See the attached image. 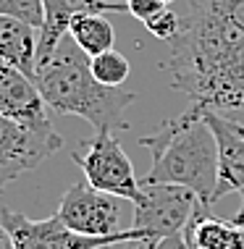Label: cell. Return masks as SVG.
<instances>
[{
    "label": "cell",
    "instance_id": "3957f363",
    "mask_svg": "<svg viewBox=\"0 0 244 249\" xmlns=\"http://www.w3.org/2000/svg\"><path fill=\"white\" fill-rule=\"evenodd\" d=\"M134 205L131 228L142 239L155 241L181 233L200 210H210L197 199V194L179 184H147L142 181V194Z\"/></svg>",
    "mask_w": 244,
    "mask_h": 249
},
{
    "label": "cell",
    "instance_id": "277c9868",
    "mask_svg": "<svg viewBox=\"0 0 244 249\" xmlns=\"http://www.w3.org/2000/svg\"><path fill=\"white\" fill-rule=\"evenodd\" d=\"M71 160L84 171V181L97 192L137 202L142 194V181L134 173L126 150L111 131H94L92 139L79 144V152H71Z\"/></svg>",
    "mask_w": 244,
    "mask_h": 249
},
{
    "label": "cell",
    "instance_id": "ba28073f",
    "mask_svg": "<svg viewBox=\"0 0 244 249\" xmlns=\"http://www.w3.org/2000/svg\"><path fill=\"white\" fill-rule=\"evenodd\" d=\"M0 113L35 131H53L47 103L37 82L0 60Z\"/></svg>",
    "mask_w": 244,
    "mask_h": 249
},
{
    "label": "cell",
    "instance_id": "7a4b0ae2",
    "mask_svg": "<svg viewBox=\"0 0 244 249\" xmlns=\"http://www.w3.org/2000/svg\"><path fill=\"white\" fill-rule=\"evenodd\" d=\"M139 147L150 150L152 165L142 181L147 184H179L197 194L205 207H213V192L218 184V144L197 105L163 121Z\"/></svg>",
    "mask_w": 244,
    "mask_h": 249
},
{
    "label": "cell",
    "instance_id": "52a82bcc",
    "mask_svg": "<svg viewBox=\"0 0 244 249\" xmlns=\"http://www.w3.org/2000/svg\"><path fill=\"white\" fill-rule=\"evenodd\" d=\"M56 218L66 228L84 236H111L121 231V197L97 192L87 181L69 186Z\"/></svg>",
    "mask_w": 244,
    "mask_h": 249
},
{
    "label": "cell",
    "instance_id": "e0dca14e",
    "mask_svg": "<svg viewBox=\"0 0 244 249\" xmlns=\"http://www.w3.org/2000/svg\"><path fill=\"white\" fill-rule=\"evenodd\" d=\"M150 249H189V244H187L184 231H181V233H173V236H166V239L155 241Z\"/></svg>",
    "mask_w": 244,
    "mask_h": 249
},
{
    "label": "cell",
    "instance_id": "44dd1931",
    "mask_svg": "<svg viewBox=\"0 0 244 249\" xmlns=\"http://www.w3.org/2000/svg\"><path fill=\"white\" fill-rule=\"evenodd\" d=\"M239 129H242V134H244V124H239Z\"/></svg>",
    "mask_w": 244,
    "mask_h": 249
},
{
    "label": "cell",
    "instance_id": "7402d4cb",
    "mask_svg": "<svg viewBox=\"0 0 244 249\" xmlns=\"http://www.w3.org/2000/svg\"><path fill=\"white\" fill-rule=\"evenodd\" d=\"M3 249H13V247H3Z\"/></svg>",
    "mask_w": 244,
    "mask_h": 249
},
{
    "label": "cell",
    "instance_id": "2e32d148",
    "mask_svg": "<svg viewBox=\"0 0 244 249\" xmlns=\"http://www.w3.org/2000/svg\"><path fill=\"white\" fill-rule=\"evenodd\" d=\"M163 8H168L163 0H126V11L131 13L134 18H139L142 24H145L147 18H152L155 13H160Z\"/></svg>",
    "mask_w": 244,
    "mask_h": 249
},
{
    "label": "cell",
    "instance_id": "4fadbf2b",
    "mask_svg": "<svg viewBox=\"0 0 244 249\" xmlns=\"http://www.w3.org/2000/svg\"><path fill=\"white\" fill-rule=\"evenodd\" d=\"M90 69L94 73L100 84L105 87H121L131 73V63H129L126 55H121L118 50H105L100 55L90 58Z\"/></svg>",
    "mask_w": 244,
    "mask_h": 249
},
{
    "label": "cell",
    "instance_id": "9c48e42d",
    "mask_svg": "<svg viewBox=\"0 0 244 249\" xmlns=\"http://www.w3.org/2000/svg\"><path fill=\"white\" fill-rule=\"evenodd\" d=\"M207 126L215 134L218 144V184L213 192V205L231 192L244 189V134L239 129V121L226 118L221 113L202 110Z\"/></svg>",
    "mask_w": 244,
    "mask_h": 249
},
{
    "label": "cell",
    "instance_id": "6da1fadb",
    "mask_svg": "<svg viewBox=\"0 0 244 249\" xmlns=\"http://www.w3.org/2000/svg\"><path fill=\"white\" fill-rule=\"evenodd\" d=\"M35 82L42 92L47 107L63 116H79L94 131L129 129L124 113L134 105L137 95L124 87H105L94 79L90 55L66 35L47 63L35 73Z\"/></svg>",
    "mask_w": 244,
    "mask_h": 249
},
{
    "label": "cell",
    "instance_id": "8fae6325",
    "mask_svg": "<svg viewBox=\"0 0 244 249\" xmlns=\"http://www.w3.org/2000/svg\"><path fill=\"white\" fill-rule=\"evenodd\" d=\"M189 249H244V226L200 210L184 228Z\"/></svg>",
    "mask_w": 244,
    "mask_h": 249
},
{
    "label": "cell",
    "instance_id": "d6986e66",
    "mask_svg": "<svg viewBox=\"0 0 244 249\" xmlns=\"http://www.w3.org/2000/svg\"><path fill=\"white\" fill-rule=\"evenodd\" d=\"M97 249H116V244H105V247H97Z\"/></svg>",
    "mask_w": 244,
    "mask_h": 249
},
{
    "label": "cell",
    "instance_id": "ac0fdd59",
    "mask_svg": "<svg viewBox=\"0 0 244 249\" xmlns=\"http://www.w3.org/2000/svg\"><path fill=\"white\" fill-rule=\"evenodd\" d=\"M234 220H236L239 226H244V189H242V205H239V210H236Z\"/></svg>",
    "mask_w": 244,
    "mask_h": 249
},
{
    "label": "cell",
    "instance_id": "8992f818",
    "mask_svg": "<svg viewBox=\"0 0 244 249\" xmlns=\"http://www.w3.org/2000/svg\"><path fill=\"white\" fill-rule=\"evenodd\" d=\"M58 150H63V137L56 129L35 131L0 113V192L19 176L42 165Z\"/></svg>",
    "mask_w": 244,
    "mask_h": 249
},
{
    "label": "cell",
    "instance_id": "5b68a950",
    "mask_svg": "<svg viewBox=\"0 0 244 249\" xmlns=\"http://www.w3.org/2000/svg\"><path fill=\"white\" fill-rule=\"evenodd\" d=\"M0 215H3V226L8 231L13 249H97L105 244L142 239V233L134 228L111 233V236H84L66 228L56 215L47 220H32L24 213L8 210V207H0Z\"/></svg>",
    "mask_w": 244,
    "mask_h": 249
},
{
    "label": "cell",
    "instance_id": "7c38bea8",
    "mask_svg": "<svg viewBox=\"0 0 244 249\" xmlns=\"http://www.w3.org/2000/svg\"><path fill=\"white\" fill-rule=\"evenodd\" d=\"M69 37L90 58L100 55L105 50H113V45H116V32H113V24L105 18V13H81V16H74L69 24Z\"/></svg>",
    "mask_w": 244,
    "mask_h": 249
},
{
    "label": "cell",
    "instance_id": "30bf717a",
    "mask_svg": "<svg viewBox=\"0 0 244 249\" xmlns=\"http://www.w3.org/2000/svg\"><path fill=\"white\" fill-rule=\"evenodd\" d=\"M37 29L26 21L0 16V60L35 79L37 73Z\"/></svg>",
    "mask_w": 244,
    "mask_h": 249
},
{
    "label": "cell",
    "instance_id": "9a60e30c",
    "mask_svg": "<svg viewBox=\"0 0 244 249\" xmlns=\"http://www.w3.org/2000/svg\"><path fill=\"white\" fill-rule=\"evenodd\" d=\"M145 26H147V32H150L155 39H160V42H171V39L179 35V29H181V16L168 5V8H163L160 13H155L152 18H147Z\"/></svg>",
    "mask_w": 244,
    "mask_h": 249
},
{
    "label": "cell",
    "instance_id": "5bb4252c",
    "mask_svg": "<svg viewBox=\"0 0 244 249\" xmlns=\"http://www.w3.org/2000/svg\"><path fill=\"white\" fill-rule=\"evenodd\" d=\"M0 16H11V18H19V21L32 24L35 29H42L45 5L42 0H0Z\"/></svg>",
    "mask_w": 244,
    "mask_h": 249
},
{
    "label": "cell",
    "instance_id": "ffe728a7",
    "mask_svg": "<svg viewBox=\"0 0 244 249\" xmlns=\"http://www.w3.org/2000/svg\"><path fill=\"white\" fill-rule=\"evenodd\" d=\"M163 3H166V5H171V3H173V0H163Z\"/></svg>",
    "mask_w": 244,
    "mask_h": 249
}]
</instances>
